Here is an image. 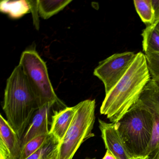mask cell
<instances>
[{
    "mask_svg": "<svg viewBox=\"0 0 159 159\" xmlns=\"http://www.w3.org/2000/svg\"><path fill=\"white\" fill-rule=\"evenodd\" d=\"M151 79L145 55L139 52L124 75L106 94L100 113L117 123L137 101Z\"/></svg>",
    "mask_w": 159,
    "mask_h": 159,
    "instance_id": "1",
    "label": "cell"
},
{
    "mask_svg": "<svg viewBox=\"0 0 159 159\" xmlns=\"http://www.w3.org/2000/svg\"><path fill=\"white\" fill-rule=\"evenodd\" d=\"M2 109L6 120L22 139L39 107L34 93L19 65L7 80Z\"/></svg>",
    "mask_w": 159,
    "mask_h": 159,
    "instance_id": "2",
    "label": "cell"
},
{
    "mask_svg": "<svg viewBox=\"0 0 159 159\" xmlns=\"http://www.w3.org/2000/svg\"><path fill=\"white\" fill-rule=\"evenodd\" d=\"M116 124L124 144L132 158L147 156L153 129L152 116L149 111L136 102Z\"/></svg>",
    "mask_w": 159,
    "mask_h": 159,
    "instance_id": "3",
    "label": "cell"
},
{
    "mask_svg": "<svg viewBox=\"0 0 159 159\" xmlns=\"http://www.w3.org/2000/svg\"><path fill=\"white\" fill-rule=\"evenodd\" d=\"M19 65L34 93L39 108L47 105L66 107L56 94L46 64L35 48H29L22 53Z\"/></svg>",
    "mask_w": 159,
    "mask_h": 159,
    "instance_id": "4",
    "label": "cell"
},
{
    "mask_svg": "<svg viewBox=\"0 0 159 159\" xmlns=\"http://www.w3.org/2000/svg\"><path fill=\"white\" fill-rule=\"evenodd\" d=\"M95 100L86 99L78 104L74 119L59 142L55 159H72L81 145L94 136L92 131L95 121Z\"/></svg>",
    "mask_w": 159,
    "mask_h": 159,
    "instance_id": "5",
    "label": "cell"
},
{
    "mask_svg": "<svg viewBox=\"0 0 159 159\" xmlns=\"http://www.w3.org/2000/svg\"><path fill=\"white\" fill-rule=\"evenodd\" d=\"M135 55L131 52L115 53L99 62L93 74L104 84L106 94L124 75Z\"/></svg>",
    "mask_w": 159,
    "mask_h": 159,
    "instance_id": "6",
    "label": "cell"
},
{
    "mask_svg": "<svg viewBox=\"0 0 159 159\" xmlns=\"http://www.w3.org/2000/svg\"><path fill=\"white\" fill-rule=\"evenodd\" d=\"M137 102L149 111L153 120V134L151 142L147 152L148 155L159 144V83L151 79L145 86Z\"/></svg>",
    "mask_w": 159,
    "mask_h": 159,
    "instance_id": "7",
    "label": "cell"
},
{
    "mask_svg": "<svg viewBox=\"0 0 159 159\" xmlns=\"http://www.w3.org/2000/svg\"><path fill=\"white\" fill-rule=\"evenodd\" d=\"M22 139L2 114L0 115V159H20Z\"/></svg>",
    "mask_w": 159,
    "mask_h": 159,
    "instance_id": "8",
    "label": "cell"
},
{
    "mask_svg": "<svg viewBox=\"0 0 159 159\" xmlns=\"http://www.w3.org/2000/svg\"><path fill=\"white\" fill-rule=\"evenodd\" d=\"M101 137L107 150L109 151L117 159H131L117 129L116 123H108L98 119Z\"/></svg>",
    "mask_w": 159,
    "mask_h": 159,
    "instance_id": "9",
    "label": "cell"
},
{
    "mask_svg": "<svg viewBox=\"0 0 159 159\" xmlns=\"http://www.w3.org/2000/svg\"><path fill=\"white\" fill-rule=\"evenodd\" d=\"M52 106L47 105L39 108L34 113L32 120L22 138V147L33 139L50 134L49 116Z\"/></svg>",
    "mask_w": 159,
    "mask_h": 159,
    "instance_id": "10",
    "label": "cell"
},
{
    "mask_svg": "<svg viewBox=\"0 0 159 159\" xmlns=\"http://www.w3.org/2000/svg\"><path fill=\"white\" fill-rule=\"evenodd\" d=\"M78 104L55 111L52 116L50 134L59 142L62 140L74 119Z\"/></svg>",
    "mask_w": 159,
    "mask_h": 159,
    "instance_id": "11",
    "label": "cell"
},
{
    "mask_svg": "<svg viewBox=\"0 0 159 159\" xmlns=\"http://www.w3.org/2000/svg\"><path fill=\"white\" fill-rule=\"evenodd\" d=\"M0 11L13 19H18L30 12L31 7L28 1H2L0 2Z\"/></svg>",
    "mask_w": 159,
    "mask_h": 159,
    "instance_id": "12",
    "label": "cell"
},
{
    "mask_svg": "<svg viewBox=\"0 0 159 159\" xmlns=\"http://www.w3.org/2000/svg\"><path fill=\"white\" fill-rule=\"evenodd\" d=\"M71 2V0H38V9L39 14L43 19H49L63 10Z\"/></svg>",
    "mask_w": 159,
    "mask_h": 159,
    "instance_id": "13",
    "label": "cell"
},
{
    "mask_svg": "<svg viewBox=\"0 0 159 159\" xmlns=\"http://www.w3.org/2000/svg\"><path fill=\"white\" fill-rule=\"evenodd\" d=\"M142 47L145 53H159V32L156 30L154 25L147 26L143 30Z\"/></svg>",
    "mask_w": 159,
    "mask_h": 159,
    "instance_id": "14",
    "label": "cell"
},
{
    "mask_svg": "<svg viewBox=\"0 0 159 159\" xmlns=\"http://www.w3.org/2000/svg\"><path fill=\"white\" fill-rule=\"evenodd\" d=\"M134 3L142 22L147 26L153 25L155 22V14L152 0H134Z\"/></svg>",
    "mask_w": 159,
    "mask_h": 159,
    "instance_id": "15",
    "label": "cell"
},
{
    "mask_svg": "<svg viewBox=\"0 0 159 159\" xmlns=\"http://www.w3.org/2000/svg\"><path fill=\"white\" fill-rule=\"evenodd\" d=\"M59 142L50 134L42 146L26 159H55Z\"/></svg>",
    "mask_w": 159,
    "mask_h": 159,
    "instance_id": "16",
    "label": "cell"
},
{
    "mask_svg": "<svg viewBox=\"0 0 159 159\" xmlns=\"http://www.w3.org/2000/svg\"><path fill=\"white\" fill-rule=\"evenodd\" d=\"M50 136L43 135L39 136L29 141L23 148L22 155L20 159H26L40 148L45 141L47 140Z\"/></svg>",
    "mask_w": 159,
    "mask_h": 159,
    "instance_id": "17",
    "label": "cell"
},
{
    "mask_svg": "<svg viewBox=\"0 0 159 159\" xmlns=\"http://www.w3.org/2000/svg\"><path fill=\"white\" fill-rule=\"evenodd\" d=\"M151 79L159 83V53H145Z\"/></svg>",
    "mask_w": 159,
    "mask_h": 159,
    "instance_id": "18",
    "label": "cell"
},
{
    "mask_svg": "<svg viewBox=\"0 0 159 159\" xmlns=\"http://www.w3.org/2000/svg\"><path fill=\"white\" fill-rule=\"evenodd\" d=\"M147 159H159V144L147 155Z\"/></svg>",
    "mask_w": 159,
    "mask_h": 159,
    "instance_id": "19",
    "label": "cell"
},
{
    "mask_svg": "<svg viewBox=\"0 0 159 159\" xmlns=\"http://www.w3.org/2000/svg\"><path fill=\"white\" fill-rule=\"evenodd\" d=\"M152 2L155 14V23L159 19V0H152Z\"/></svg>",
    "mask_w": 159,
    "mask_h": 159,
    "instance_id": "20",
    "label": "cell"
},
{
    "mask_svg": "<svg viewBox=\"0 0 159 159\" xmlns=\"http://www.w3.org/2000/svg\"><path fill=\"white\" fill-rule=\"evenodd\" d=\"M102 159H117L116 157L109 151L107 150Z\"/></svg>",
    "mask_w": 159,
    "mask_h": 159,
    "instance_id": "21",
    "label": "cell"
},
{
    "mask_svg": "<svg viewBox=\"0 0 159 159\" xmlns=\"http://www.w3.org/2000/svg\"><path fill=\"white\" fill-rule=\"evenodd\" d=\"M153 25H155V28H156V30L159 32V19H158V20L157 22L154 23Z\"/></svg>",
    "mask_w": 159,
    "mask_h": 159,
    "instance_id": "22",
    "label": "cell"
},
{
    "mask_svg": "<svg viewBox=\"0 0 159 159\" xmlns=\"http://www.w3.org/2000/svg\"><path fill=\"white\" fill-rule=\"evenodd\" d=\"M131 159H147V156H141V157H136V158H133Z\"/></svg>",
    "mask_w": 159,
    "mask_h": 159,
    "instance_id": "23",
    "label": "cell"
},
{
    "mask_svg": "<svg viewBox=\"0 0 159 159\" xmlns=\"http://www.w3.org/2000/svg\"><path fill=\"white\" fill-rule=\"evenodd\" d=\"M96 159V158H92V159Z\"/></svg>",
    "mask_w": 159,
    "mask_h": 159,
    "instance_id": "24",
    "label": "cell"
},
{
    "mask_svg": "<svg viewBox=\"0 0 159 159\" xmlns=\"http://www.w3.org/2000/svg\"><path fill=\"white\" fill-rule=\"evenodd\" d=\"M158 83H159V82H158Z\"/></svg>",
    "mask_w": 159,
    "mask_h": 159,
    "instance_id": "25",
    "label": "cell"
}]
</instances>
